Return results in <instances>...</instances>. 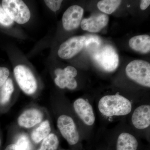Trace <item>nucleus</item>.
<instances>
[{
    "mask_svg": "<svg viewBox=\"0 0 150 150\" xmlns=\"http://www.w3.org/2000/svg\"><path fill=\"white\" fill-rule=\"evenodd\" d=\"M100 112L107 117L127 115L131 112L132 105L129 100L120 95L103 97L98 104Z\"/></svg>",
    "mask_w": 150,
    "mask_h": 150,
    "instance_id": "obj_1",
    "label": "nucleus"
},
{
    "mask_svg": "<svg viewBox=\"0 0 150 150\" xmlns=\"http://www.w3.org/2000/svg\"><path fill=\"white\" fill-rule=\"evenodd\" d=\"M94 61L108 72H112L118 68L119 57L115 49L110 45L100 46L92 53Z\"/></svg>",
    "mask_w": 150,
    "mask_h": 150,
    "instance_id": "obj_2",
    "label": "nucleus"
},
{
    "mask_svg": "<svg viewBox=\"0 0 150 150\" xmlns=\"http://www.w3.org/2000/svg\"><path fill=\"white\" fill-rule=\"evenodd\" d=\"M127 76L137 83L150 87V64L149 62L136 60L130 62L126 67Z\"/></svg>",
    "mask_w": 150,
    "mask_h": 150,
    "instance_id": "obj_3",
    "label": "nucleus"
},
{
    "mask_svg": "<svg viewBox=\"0 0 150 150\" xmlns=\"http://www.w3.org/2000/svg\"><path fill=\"white\" fill-rule=\"evenodd\" d=\"M2 6L4 10L13 21L24 24L29 21L30 13L23 1L21 0H4Z\"/></svg>",
    "mask_w": 150,
    "mask_h": 150,
    "instance_id": "obj_4",
    "label": "nucleus"
},
{
    "mask_svg": "<svg viewBox=\"0 0 150 150\" xmlns=\"http://www.w3.org/2000/svg\"><path fill=\"white\" fill-rule=\"evenodd\" d=\"M14 74L20 88L25 93L32 95L37 89V83L34 75L26 67L16 66L14 69Z\"/></svg>",
    "mask_w": 150,
    "mask_h": 150,
    "instance_id": "obj_5",
    "label": "nucleus"
},
{
    "mask_svg": "<svg viewBox=\"0 0 150 150\" xmlns=\"http://www.w3.org/2000/svg\"><path fill=\"white\" fill-rule=\"evenodd\" d=\"M57 126L62 136L70 145H75L79 142V134L71 117L66 115L59 116Z\"/></svg>",
    "mask_w": 150,
    "mask_h": 150,
    "instance_id": "obj_6",
    "label": "nucleus"
},
{
    "mask_svg": "<svg viewBox=\"0 0 150 150\" xmlns=\"http://www.w3.org/2000/svg\"><path fill=\"white\" fill-rule=\"evenodd\" d=\"M54 73L56 76L54 81L60 88H67L69 89L74 90L77 86V83L74 78L78 72L74 67L68 66L64 69H57Z\"/></svg>",
    "mask_w": 150,
    "mask_h": 150,
    "instance_id": "obj_7",
    "label": "nucleus"
},
{
    "mask_svg": "<svg viewBox=\"0 0 150 150\" xmlns=\"http://www.w3.org/2000/svg\"><path fill=\"white\" fill-rule=\"evenodd\" d=\"M85 39V36L71 38L60 46L58 52V55L62 59H71L80 52L83 48Z\"/></svg>",
    "mask_w": 150,
    "mask_h": 150,
    "instance_id": "obj_8",
    "label": "nucleus"
},
{
    "mask_svg": "<svg viewBox=\"0 0 150 150\" xmlns=\"http://www.w3.org/2000/svg\"><path fill=\"white\" fill-rule=\"evenodd\" d=\"M83 9L80 6L74 5L69 8L63 15V27L66 30H72L77 28L81 24Z\"/></svg>",
    "mask_w": 150,
    "mask_h": 150,
    "instance_id": "obj_9",
    "label": "nucleus"
},
{
    "mask_svg": "<svg viewBox=\"0 0 150 150\" xmlns=\"http://www.w3.org/2000/svg\"><path fill=\"white\" fill-rule=\"evenodd\" d=\"M74 109L81 120L88 126L93 125L95 117L91 105L83 98L76 100L74 103Z\"/></svg>",
    "mask_w": 150,
    "mask_h": 150,
    "instance_id": "obj_10",
    "label": "nucleus"
},
{
    "mask_svg": "<svg viewBox=\"0 0 150 150\" xmlns=\"http://www.w3.org/2000/svg\"><path fill=\"white\" fill-rule=\"evenodd\" d=\"M108 16L105 14H99L84 19L81 21L82 29L89 32L96 33L100 31L108 23Z\"/></svg>",
    "mask_w": 150,
    "mask_h": 150,
    "instance_id": "obj_11",
    "label": "nucleus"
},
{
    "mask_svg": "<svg viewBox=\"0 0 150 150\" xmlns=\"http://www.w3.org/2000/svg\"><path fill=\"white\" fill-rule=\"evenodd\" d=\"M131 121L134 127L137 129H145L149 126L150 105H143L137 108L133 112Z\"/></svg>",
    "mask_w": 150,
    "mask_h": 150,
    "instance_id": "obj_12",
    "label": "nucleus"
},
{
    "mask_svg": "<svg viewBox=\"0 0 150 150\" xmlns=\"http://www.w3.org/2000/svg\"><path fill=\"white\" fill-rule=\"evenodd\" d=\"M43 116V113L38 109H28L20 115L18 123L23 128H32L41 122Z\"/></svg>",
    "mask_w": 150,
    "mask_h": 150,
    "instance_id": "obj_13",
    "label": "nucleus"
},
{
    "mask_svg": "<svg viewBox=\"0 0 150 150\" xmlns=\"http://www.w3.org/2000/svg\"><path fill=\"white\" fill-rule=\"evenodd\" d=\"M130 47L134 51L143 54L150 51V37L147 35H137L131 38L129 41Z\"/></svg>",
    "mask_w": 150,
    "mask_h": 150,
    "instance_id": "obj_14",
    "label": "nucleus"
},
{
    "mask_svg": "<svg viewBox=\"0 0 150 150\" xmlns=\"http://www.w3.org/2000/svg\"><path fill=\"white\" fill-rule=\"evenodd\" d=\"M138 142L133 135L128 133H121L117 140V150H137Z\"/></svg>",
    "mask_w": 150,
    "mask_h": 150,
    "instance_id": "obj_15",
    "label": "nucleus"
},
{
    "mask_svg": "<svg viewBox=\"0 0 150 150\" xmlns=\"http://www.w3.org/2000/svg\"><path fill=\"white\" fill-rule=\"evenodd\" d=\"M51 131L50 122L48 120H46L33 131L31 134V139L34 143L38 144L51 134Z\"/></svg>",
    "mask_w": 150,
    "mask_h": 150,
    "instance_id": "obj_16",
    "label": "nucleus"
},
{
    "mask_svg": "<svg viewBox=\"0 0 150 150\" xmlns=\"http://www.w3.org/2000/svg\"><path fill=\"white\" fill-rule=\"evenodd\" d=\"M14 90L13 82L8 79L2 86L0 93V104L5 105L9 102Z\"/></svg>",
    "mask_w": 150,
    "mask_h": 150,
    "instance_id": "obj_17",
    "label": "nucleus"
},
{
    "mask_svg": "<svg viewBox=\"0 0 150 150\" xmlns=\"http://www.w3.org/2000/svg\"><path fill=\"white\" fill-rule=\"evenodd\" d=\"M121 2L118 0H103L98 2L97 7L102 12L110 14L117 9Z\"/></svg>",
    "mask_w": 150,
    "mask_h": 150,
    "instance_id": "obj_18",
    "label": "nucleus"
},
{
    "mask_svg": "<svg viewBox=\"0 0 150 150\" xmlns=\"http://www.w3.org/2000/svg\"><path fill=\"white\" fill-rule=\"evenodd\" d=\"M59 144L58 137L55 134L51 133L42 141L38 150H57Z\"/></svg>",
    "mask_w": 150,
    "mask_h": 150,
    "instance_id": "obj_19",
    "label": "nucleus"
},
{
    "mask_svg": "<svg viewBox=\"0 0 150 150\" xmlns=\"http://www.w3.org/2000/svg\"><path fill=\"white\" fill-rule=\"evenodd\" d=\"M101 39L98 36L95 35H88L86 36L84 47L92 53L101 46Z\"/></svg>",
    "mask_w": 150,
    "mask_h": 150,
    "instance_id": "obj_20",
    "label": "nucleus"
},
{
    "mask_svg": "<svg viewBox=\"0 0 150 150\" xmlns=\"http://www.w3.org/2000/svg\"><path fill=\"white\" fill-rule=\"evenodd\" d=\"M14 144L26 150H32L33 146L29 138L26 134H22L16 137Z\"/></svg>",
    "mask_w": 150,
    "mask_h": 150,
    "instance_id": "obj_21",
    "label": "nucleus"
},
{
    "mask_svg": "<svg viewBox=\"0 0 150 150\" xmlns=\"http://www.w3.org/2000/svg\"><path fill=\"white\" fill-rule=\"evenodd\" d=\"M13 23V21L4 10L2 6H0V24L8 26L11 25Z\"/></svg>",
    "mask_w": 150,
    "mask_h": 150,
    "instance_id": "obj_22",
    "label": "nucleus"
},
{
    "mask_svg": "<svg viewBox=\"0 0 150 150\" xmlns=\"http://www.w3.org/2000/svg\"><path fill=\"white\" fill-rule=\"evenodd\" d=\"M45 4L50 9L53 11H56L59 9L63 1L61 0H45Z\"/></svg>",
    "mask_w": 150,
    "mask_h": 150,
    "instance_id": "obj_23",
    "label": "nucleus"
},
{
    "mask_svg": "<svg viewBox=\"0 0 150 150\" xmlns=\"http://www.w3.org/2000/svg\"><path fill=\"white\" fill-rule=\"evenodd\" d=\"M9 74V71L7 68L0 67V87L7 80Z\"/></svg>",
    "mask_w": 150,
    "mask_h": 150,
    "instance_id": "obj_24",
    "label": "nucleus"
},
{
    "mask_svg": "<svg viewBox=\"0 0 150 150\" xmlns=\"http://www.w3.org/2000/svg\"><path fill=\"white\" fill-rule=\"evenodd\" d=\"M4 150H26L23 148L15 144H11L8 145Z\"/></svg>",
    "mask_w": 150,
    "mask_h": 150,
    "instance_id": "obj_25",
    "label": "nucleus"
},
{
    "mask_svg": "<svg viewBox=\"0 0 150 150\" xmlns=\"http://www.w3.org/2000/svg\"><path fill=\"white\" fill-rule=\"evenodd\" d=\"M150 1L149 0H143L141 2L140 8L142 10H145L150 5Z\"/></svg>",
    "mask_w": 150,
    "mask_h": 150,
    "instance_id": "obj_26",
    "label": "nucleus"
},
{
    "mask_svg": "<svg viewBox=\"0 0 150 150\" xmlns=\"http://www.w3.org/2000/svg\"><path fill=\"white\" fill-rule=\"evenodd\" d=\"M1 140H0V146H1Z\"/></svg>",
    "mask_w": 150,
    "mask_h": 150,
    "instance_id": "obj_27",
    "label": "nucleus"
},
{
    "mask_svg": "<svg viewBox=\"0 0 150 150\" xmlns=\"http://www.w3.org/2000/svg\"></svg>",
    "mask_w": 150,
    "mask_h": 150,
    "instance_id": "obj_28",
    "label": "nucleus"
}]
</instances>
